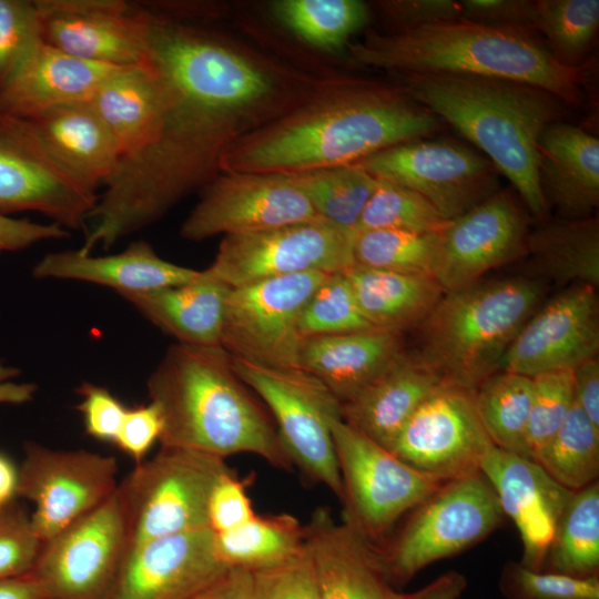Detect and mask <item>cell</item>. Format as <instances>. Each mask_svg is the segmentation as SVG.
I'll return each instance as SVG.
<instances>
[{"instance_id": "cell-1", "label": "cell", "mask_w": 599, "mask_h": 599, "mask_svg": "<svg viewBox=\"0 0 599 599\" xmlns=\"http://www.w3.org/2000/svg\"><path fill=\"white\" fill-rule=\"evenodd\" d=\"M148 11V10H146ZM146 55L161 109L143 145L120 160L79 251L111 248L221 173L242 138L305 101L317 80L222 34L148 11Z\"/></svg>"}, {"instance_id": "cell-2", "label": "cell", "mask_w": 599, "mask_h": 599, "mask_svg": "<svg viewBox=\"0 0 599 599\" xmlns=\"http://www.w3.org/2000/svg\"><path fill=\"white\" fill-rule=\"evenodd\" d=\"M443 125L396 82L331 77L304 102L242 138L220 170L292 173L348 165L429 138Z\"/></svg>"}, {"instance_id": "cell-3", "label": "cell", "mask_w": 599, "mask_h": 599, "mask_svg": "<svg viewBox=\"0 0 599 599\" xmlns=\"http://www.w3.org/2000/svg\"><path fill=\"white\" fill-rule=\"evenodd\" d=\"M162 417L160 446L221 458L248 453L290 469L275 425L221 346H170L146 380Z\"/></svg>"}, {"instance_id": "cell-4", "label": "cell", "mask_w": 599, "mask_h": 599, "mask_svg": "<svg viewBox=\"0 0 599 599\" xmlns=\"http://www.w3.org/2000/svg\"><path fill=\"white\" fill-rule=\"evenodd\" d=\"M418 103L471 142L511 184L536 219L549 207L538 179V141L565 104L527 83L448 73H390Z\"/></svg>"}, {"instance_id": "cell-5", "label": "cell", "mask_w": 599, "mask_h": 599, "mask_svg": "<svg viewBox=\"0 0 599 599\" xmlns=\"http://www.w3.org/2000/svg\"><path fill=\"white\" fill-rule=\"evenodd\" d=\"M357 64L390 73H448L495 78L544 89L567 105L582 99V67L558 62L531 31L464 18L389 33H368L349 43Z\"/></svg>"}, {"instance_id": "cell-6", "label": "cell", "mask_w": 599, "mask_h": 599, "mask_svg": "<svg viewBox=\"0 0 599 599\" xmlns=\"http://www.w3.org/2000/svg\"><path fill=\"white\" fill-rule=\"evenodd\" d=\"M544 292L540 282L526 277L446 292L418 327L417 353L444 380L475 390L499 370Z\"/></svg>"}, {"instance_id": "cell-7", "label": "cell", "mask_w": 599, "mask_h": 599, "mask_svg": "<svg viewBox=\"0 0 599 599\" xmlns=\"http://www.w3.org/2000/svg\"><path fill=\"white\" fill-rule=\"evenodd\" d=\"M229 470L224 458L165 446L136 464L116 487L129 549L150 539L209 527L211 493Z\"/></svg>"}, {"instance_id": "cell-8", "label": "cell", "mask_w": 599, "mask_h": 599, "mask_svg": "<svg viewBox=\"0 0 599 599\" xmlns=\"http://www.w3.org/2000/svg\"><path fill=\"white\" fill-rule=\"evenodd\" d=\"M245 385L271 410L281 445L293 466L342 500L343 487L332 428L342 404L315 376L300 367H268L232 357Z\"/></svg>"}, {"instance_id": "cell-9", "label": "cell", "mask_w": 599, "mask_h": 599, "mask_svg": "<svg viewBox=\"0 0 599 599\" xmlns=\"http://www.w3.org/2000/svg\"><path fill=\"white\" fill-rule=\"evenodd\" d=\"M497 496L478 471L444 483L415 508L385 548L377 547L392 583H405L430 564L479 542L502 521Z\"/></svg>"}, {"instance_id": "cell-10", "label": "cell", "mask_w": 599, "mask_h": 599, "mask_svg": "<svg viewBox=\"0 0 599 599\" xmlns=\"http://www.w3.org/2000/svg\"><path fill=\"white\" fill-rule=\"evenodd\" d=\"M332 433L343 487V521L372 542L444 484L412 468L343 419L334 423Z\"/></svg>"}, {"instance_id": "cell-11", "label": "cell", "mask_w": 599, "mask_h": 599, "mask_svg": "<svg viewBox=\"0 0 599 599\" xmlns=\"http://www.w3.org/2000/svg\"><path fill=\"white\" fill-rule=\"evenodd\" d=\"M354 235L321 219L225 235L204 271L229 287L301 273L345 272L354 265Z\"/></svg>"}, {"instance_id": "cell-12", "label": "cell", "mask_w": 599, "mask_h": 599, "mask_svg": "<svg viewBox=\"0 0 599 599\" xmlns=\"http://www.w3.org/2000/svg\"><path fill=\"white\" fill-rule=\"evenodd\" d=\"M130 547L116 490L42 542L32 573L51 599H112Z\"/></svg>"}, {"instance_id": "cell-13", "label": "cell", "mask_w": 599, "mask_h": 599, "mask_svg": "<svg viewBox=\"0 0 599 599\" xmlns=\"http://www.w3.org/2000/svg\"><path fill=\"white\" fill-rule=\"evenodd\" d=\"M328 274L301 273L231 287L221 337L232 357L268 367H298L302 309Z\"/></svg>"}, {"instance_id": "cell-14", "label": "cell", "mask_w": 599, "mask_h": 599, "mask_svg": "<svg viewBox=\"0 0 599 599\" xmlns=\"http://www.w3.org/2000/svg\"><path fill=\"white\" fill-rule=\"evenodd\" d=\"M358 163L376 179L418 193L446 220L456 219L500 190L494 164L455 141L414 140Z\"/></svg>"}, {"instance_id": "cell-15", "label": "cell", "mask_w": 599, "mask_h": 599, "mask_svg": "<svg viewBox=\"0 0 599 599\" xmlns=\"http://www.w3.org/2000/svg\"><path fill=\"white\" fill-rule=\"evenodd\" d=\"M116 474L112 456L29 440L16 495L34 505L31 524L43 542L106 500L116 490Z\"/></svg>"}, {"instance_id": "cell-16", "label": "cell", "mask_w": 599, "mask_h": 599, "mask_svg": "<svg viewBox=\"0 0 599 599\" xmlns=\"http://www.w3.org/2000/svg\"><path fill=\"white\" fill-rule=\"evenodd\" d=\"M98 197L52 159L28 120L0 114V213L35 212L79 231Z\"/></svg>"}, {"instance_id": "cell-17", "label": "cell", "mask_w": 599, "mask_h": 599, "mask_svg": "<svg viewBox=\"0 0 599 599\" xmlns=\"http://www.w3.org/2000/svg\"><path fill=\"white\" fill-rule=\"evenodd\" d=\"M493 446L474 390L445 382L417 407L388 450L417 471L446 483L480 471Z\"/></svg>"}, {"instance_id": "cell-18", "label": "cell", "mask_w": 599, "mask_h": 599, "mask_svg": "<svg viewBox=\"0 0 599 599\" xmlns=\"http://www.w3.org/2000/svg\"><path fill=\"white\" fill-rule=\"evenodd\" d=\"M318 219L281 173L221 172L201 191L180 235L203 241Z\"/></svg>"}, {"instance_id": "cell-19", "label": "cell", "mask_w": 599, "mask_h": 599, "mask_svg": "<svg viewBox=\"0 0 599 599\" xmlns=\"http://www.w3.org/2000/svg\"><path fill=\"white\" fill-rule=\"evenodd\" d=\"M516 195L514 190H498L439 232L435 277L446 292L470 286L490 270L527 254L529 220Z\"/></svg>"}, {"instance_id": "cell-20", "label": "cell", "mask_w": 599, "mask_h": 599, "mask_svg": "<svg viewBox=\"0 0 599 599\" xmlns=\"http://www.w3.org/2000/svg\"><path fill=\"white\" fill-rule=\"evenodd\" d=\"M47 43L73 57L114 67L146 55L148 12L123 0H35Z\"/></svg>"}, {"instance_id": "cell-21", "label": "cell", "mask_w": 599, "mask_h": 599, "mask_svg": "<svg viewBox=\"0 0 599 599\" xmlns=\"http://www.w3.org/2000/svg\"><path fill=\"white\" fill-rule=\"evenodd\" d=\"M597 288L575 284L525 323L504 355L499 370L528 377L572 370L597 357L599 305Z\"/></svg>"}, {"instance_id": "cell-22", "label": "cell", "mask_w": 599, "mask_h": 599, "mask_svg": "<svg viewBox=\"0 0 599 599\" xmlns=\"http://www.w3.org/2000/svg\"><path fill=\"white\" fill-rule=\"evenodd\" d=\"M227 568L210 527L150 539L128 550L112 599H185Z\"/></svg>"}, {"instance_id": "cell-23", "label": "cell", "mask_w": 599, "mask_h": 599, "mask_svg": "<svg viewBox=\"0 0 599 599\" xmlns=\"http://www.w3.org/2000/svg\"><path fill=\"white\" fill-rule=\"evenodd\" d=\"M480 473L494 489L504 515L522 541L521 565L541 571L557 522L573 491L557 483L537 461L493 446Z\"/></svg>"}, {"instance_id": "cell-24", "label": "cell", "mask_w": 599, "mask_h": 599, "mask_svg": "<svg viewBox=\"0 0 599 599\" xmlns=\"http://www.w3.org/2000/svg\"><path fill=\"white\" fill-rule=\"evenodd\" d=\"M305 548L321 599H408L387 578L375 544L325 507L305 526Z\"/></svg>"}, {"instance_id": "cell-25", "label": "cell", "mask_w": 599, "mask_h": 599, "mask_svg": "<svg viewBox=\"0 0 599 599\" xmlns=\"http://www.w3.org/2000/svg\"><path fill=\"white\" fill-rule=\"evenodd\" d=\"M118 68L73 57L43 41L0 88V114L33 119L62 105L90 101Z\"/></svg>"}, {"instance_id": "cell-26", "label": "cell", "mask_w": 599, "mask_h": 599, "mask_svg": "<svg viewBox=\"0 0 599 599\" xmlns=\"http://www.w3.org/2000/svg\"><path fill=\"white\" fill-rule=\"evenodd\" d=\"M538 179L545 201L564 220L590 217L599 204V139L557 121L538 141Z\"/></svg>"}, {"instance_id": "cell-27", "label": "cell", "mask_w": 599, "mask_h": 599, "mask_svg": "<svg viewBox=\"0 0 599 599\" xmlns=\"http://www.w3.org/2000/svg\"><path fill=\"white\" fill-rule=\"evenodd\" d=\"M405 352L402 336L376 328L304 337L298 367L319 379L344 404Z\"/></svg>"}, {"instance_id": "cell-28", "label": "cell", "mask_w": 599, "mask_h": 599, "mask_svg": "<svg viewBox=\"0 0 599 599\" xmlns=\"http://www.w3.org/2000/svg\"><path fill=\"white\" fill-rule=\"evenodd\" d=\"M200 272L162 258L148 242L139 240L120 253L102 256L78 250L48 253L33 266L32 276L87 282L123 294L181 285Z\"/></svg>"}, {"instance_id": "cell-29", "label": "cell", "mask_w": 599, "mask_h": 599, "mask_svg": "<svg viewBox=\"0 0 599 599\" xmlns=\"http://www.w3.org/2000/svg\"><path fill=\"white\" fill-rule=\"evenodd\" d=\"M444 380L418 353L406 351L353 399L342 419L388 449L417 407Z\"/></svg>"}, {"instance_id": "cell-30", "label": "cell", "mask_w": 599, "mask_h": 599, "mask_svg": "<svg viewBox=\"0 0 599 599\" xmlns=\"http://www.w3.org/2000/svg\"><path fill=\"white\" fill-rule=\"evenodd\" d=\"M26 120L52 159L89 189L95 191L115 174L121 159L116 143L90 101Z\"/></svg>"}, {"instance_id": "cell-31", "label": "cell", "mask_w": 599, "mask_h": 599, "mask_svg": "<svg viewBox=\"0 0 599 599\" xmlns=\"http://www.w3.org/2000/svg\"><path fill=\"white\" fill-rule=\"evenodd\" d=\"M230 288L202 270L181 285L119 295L176 343L211 347L221 346Z\"/></svg>"}, {"instance_id": "cell-32", "label": "cell", "mask_w": 599, "mask_h": 599, "mask_svg": "<svg viewBox=\"0 0 599 599\" xmlns=\"http://www.w3.org/2000/svg\"><path fill=\"white\" fill-rule=\"evenodd\" d=\"M345 274L367 322L376 329L400 336L418 328L446 293L428 275L355 264Z\"/></svg>"}, {"instance_id": "cell-33", "label": "cell", "mask_w": 599, "mask_h": 599, "mask_svg": "<svg viewBox=\"0 0 599 599\" xmlns=\"http://www.w3.org/2000/svg\"><path fill=\"white\" fill-rule=\"evenodd\" d=\"M161 100L159 74L144 58L138 64L114 70L90 103L112 134L122 159L141 148L149 138L160 113Z\"/></svg>"}, {"instance_id": "cell-34", "label": "cell", "mask_w": 599, "mask_h": 599, "mask_svg": "<svg viewBox=\"0 0 599 599\" xmlns=\"http://www.w3.org/2000/svg\"><path fill=\"white\" fill-rule=\"evenodd\" d=\"M527 253L560 283L599 284V221L597 217L561 220L530 232Z\"/></svg>"}, {"instance_id": "cell-35", "label": "cell", "mask_w": 599, "mask_h": 599, "mask_svg": "<svg viewBox=\"0 0 599 599\" xmlns=\"http://www.w3.org/2000/svg\"><path fill=\"white\" fill-rule=\"evenodd\" d=\"M215 548L227 567L250 571L274 567L304 554L305 526L290 514H255L243 525L215 534Z\"/></svg>"}, {"instance_id": "cell-36", "label": "cell", "mask_w": 599, "mask_h": 599, "mask_svg": "<svg viewBox=\"0 0 599 599\" xmlns=\"http://www.w3.org/2000/svg\"><path fill=\"white\" fill-rule=\"evenodd\" d=\"M271 12L298 40L328 52L347 48L370 19L369 6L361 0H278Z\"/></svg>"}, {"instance_id": "cell-37", "label": "cell", "mask_w": 599, "mask_h": 599, "mask_svg": "<svg viewBox=\"0 0 599 599\" xmlns=\"http://www.w3.org/2000/svg\"><path fill=\"white\" fill-rule=\"evenodd\" d=\"M281 174L305 196L318 219L352 233L377 184L359 163Z\"/></svg>"}, {"instance_id": "cell-38", "label": "cell", "mask_w": 599, "mask_h": 599, "mask_svg": "<svg viewBox=\"0 0 599 599\" xmlns=\"http://www.w3.org/2000/svg\"><path fill=\"white\" fill-rule=\"evenodd\" d=\"M546 559L549 572L578 578L598 576V481L572 493L557 522Z\"/></svg>"}, {"instance_id": "cell-39", "label": "cell", "mask_w": 599, "mask_h": 599, "mask_svg": "<svg viewBox=\"0 0 599 599\" xmlns=\"http://www.w3.org/2000/svg\"><path fill=\"white\" fill-rule=\"evenodd\" d=\"M531 399L532 378L508 370H497L474 390L478 416L496 447L528 457Z\"/></svg>"}, {"instance_id": "cell-40", "label": "cell", "mask_w": 599, "mask_h": 599, "mask_svg": "<svg viewBox=\"0 0 599 599\" xmlns=\"http://www.w3.org/2000/svg\"><path fill=\"white\" fill-rule=\"evenodd\" d=\"M557 483L571 491L597 481L599 428L573 403L566 420L534 459Z\"/></svg>"}, {"instance_id": "cell-41", "label": "cell", "mask_w": 599, "mask_h": 599, "mask_svg": "<svg viewBox=\"0 0 599 599\" xmlns=\"http://www.w3.org/2000/svg\"><path fill=\"white\" fill-rule=\"evenodd\" d=\"M439 258V232L372 230L354 235L355 265L435 277Z\"/></svg>"}, {"instance_id": "cell-42", "label": "cell", "mask_w": 599, "mask_h": 599, "mask_svg": "<svg viewBox=\"0 0 599 599\" xmlns=\"http://www.w3.org/2000/svg\"><path fill=\"white\" fill-rule=\"evenodd\" d=\"M598 30V0L536 1V31L542 33L546 47L564 65L581 67Z\"/></svg>"}, {"instance_id": "cell-43", "label": "cell", "mask_w": 599, "mask_h": 599, "mask_svg": "<svg viewBox=\"0 0 599 599\" xmlns=\"http://www.w3.org/2000/svg\"><path fill=\"white\" fill-rule=\"evenodd\" d=\"M448 221L413 190L377 179L354 234L372 230L437 233Z\"/></svg>"}, {"instance_id": "cell-44", "label": "cell", "mask_w": 599, "mask_h": 599, "mask_svg": "<svg viewBox=\"0 0 599 599\" xmlns=\"http://www.w3.org/2000/svg\"><path fill=\"white\" fill-rule=\"evenodd\" d=\"M374 328L358 307L345 272L328 274L305 303L298 322L302 337Z\"/></svg>"}, {"instance_id": "cell-45", "label": "cell", "mask_w": 599, "mask_h": 599, "mask_svg": "<svg viewBox=\"0 0 599 599\" xmlns=\"http://www.w3.org/2000/svg\"><path fill=\"white\" fill-rule=\"evenodd\" d=\"M575 403L572 370L532 377V399L526 432L528 457L532 460L559 430Z\"/></svg>"}, {"instance_id": "cell-46", "label": "cell", "mask_w": 599, "mask_h": 599, "mask_svg": "<svg viewBox=\"0 0 599 599\" xmlns=\"http://www.w3.org/2000/svg\"><path fill=\"white\" fill-rule=\"evenodd\" d=\"M43 41L35 0H0V88Z\"/></svg>"}, {"instance_id": "cell-47", "label": "cell", "mask_w": 599, "mask_h": 599, "mask_svg": "<svg viewBox=\"0 0 599 599\" xmlns=\"http://www.w3.org/2000/svg\"><path fill=\"white\" fill-rule=\"evenodd\" d=\"M500 589L507 599H599V578L535 571L510 564L501 575Z\"/></svg>"}, {"instance_id": "cell-48", "label": "cell", "mask_w": 599, "mask_h": 599, "mask_svg": "<svg viewBox=\"0 0 599 599\" xmlns=\"http://www.w3.org/2000/svg\"><path fill=\"white\" fill-rule=\"evenodd\" d=\"M41 546L26 507L17 498L3 504L0 507V581L30 573Z\"/></svg>"}, {"instance_id": "cell-49", "label": "cell", "mask_w": 599, "mask_h": 599, "mask_svg": "<svg viewBox=\"0 0 599 599\" xmlns=\"http://www.w3.org/2000/svg\"><path fill=\"white\" fill-rule=\"evenodd\" d=\"M251 573L253 599H321L315 569L306 548L293 560Z\"/></svg>"}, {"instance_id": "cell-50", "label": "cell", "mask_w": 599, "mask_h": 599, "mask_svg": "<svg viewBox=\"0 0 599 599\" xmlns=\"http://www.w3.org/2000/svg\"><path fill=\"white\" fill-rule=\"evenodd\" d=\"M75 393L81 397L77 409L82 415L85 433L100 441L114 444L126 406L106 387L82 382Z\"/></svg>"}, {"instance_id": "cell-51", "label": "cell", "mask_w": 599, "mask_h": 599, "mask_svg": "<svg viewBox=\"0 0 599 599\" xmlns=\"http://www.w3.org/2000/svg\"><path fill=\"white\" fill-rule=\"evenodd\" d=\"M207 515L209 527L215 534L234 529L254 517L246 486L232 469L213 487Z\"/></svg>"}, {"instance_id": "cell-52", "label": "cell", "mask_w": 599, "mask_h": 599, "mask_svg": "<svg viewBox=\"0 0 599 599\" xmlns=\"http://www.w3.org/2000/svg\"><path fill=\"white\" fill-rule=\"evenodd\" d=\"M375 6L395 31L463 18L460 0H385Z\"/></svg>"}, {"instance_id": "cell-53", "label": "cell", "mask_w": 599, "mask_h": 599, "mask_svg": "<svg viewBox=\"0 0 599 599\" xmlns=\"http://www.w3.org/2000/svg\"><path fill=\"white\" fill-rule=\"evenodd\" d=\"M161 432L162 417L154 403L126 407L114 445L136 465L145 459L146 453L160 439Z\"/></svg>"}, {"instance_id": "cell-54", "label": "cell", "mask_w": 599, "mask_h": 599, "mask_svg": "<svg viewBox=\"0 0 599 599\" xmlns=\"http://www.w3.org/2000/svg\"><path fill=\"white\" fill-rule=\"evenodd\" d=\"M463 18L490 26L536 31V1L460 0Z\"/></svg>"}, {"instance_id": "cell-55", "label": "cell", "mask_w": 599, "mask_h": 599, "mask_svg": "<svg viewBox=\"0 0 599 599\" xmlns=\"http://www.w3.org/2000/svg\"><path fill=\"white\" fill-rule=\"evenodd\" d=\"M71 232L55 223H39L0 213V253L27 248L35 243L69 237Z\"/></svg>"}, {"instance_id": "cell-56", "label": "cell", "mask_w": 599, "mask_h": 599, "mask_svg": "<svg viewBox=\"0 0 599 599\" xmlns=\"http://www.w3.org/2000/svg\"><path fill=\"white\" fill-rule=\"evenodd\" d=\"M185 599H253L252 573L243 568L230 567Z\"/></svg>"}, {"instance_id": "cell-57", "label": "cell", "mask_w": 599, "mask_h": 599, "mask_svg": "<svg viewBox=\"0 0 599 599\" xmlns=\"http://www.w3.org/2000/svg\"><path fill=\"white\" fill-rule=\"evenodd\" d=\"M575 400L599 428V361L590 358L572 369Z\"/></svg>"}, {"instance_id": "cell-58", "label": "cell", "mask_w": 599, "mask_h": 599, "mask_svg": "<svg viewBox=\"0 0 599 599\" xmlns=\"http://www.w3.org/2000/svg\"><path fill=\"white\" fill-rule=\"evenodd\" d=\"M20 369L0 361V404L23 405L33 399L38 386L29 382H18Z\"/></svg>"}, {"instance_id": "cell-59", "label": "cell", "mask_w": 599, "mask_h": 599, "mask_svg": "<svg viewBox=\"0 0 599 599\" xmlns=\"http://www.w3.org/2000/svg\"><path fill=\"white\" fill-rule=\"evenodd\" d=\"M466 587V577L458 571L450 570L418 591L408 593V599H458Z\"/></svg>"}, {"instance_id": "cell-60", "label": "cell", "mask_w": 599, "mask_h": 599, "mask_svg": "<svg viewBox=\"0 0 599 599\" xmlns=\"http://www.w3.org/2000/svg\"><path fill=\"white\" fill-rule=\"evenodd\" d=\"M0 599H51L35 576L28 575L1 580Z\"/></svg>"}, {"instance_id": "cell-61", "label": "cell", "mask_w": 599, "mask_h": 599, "mask_svg": "<svg viewBox=\"0 0 599 599\" xmlns=\"http://www.w3.org/2000/svg\"><path fill=\"white\" fill-rule=\"evenodd\" d=\"M18 467L0 451V507L17 498Z\"/></svg>"}]
</instances>
